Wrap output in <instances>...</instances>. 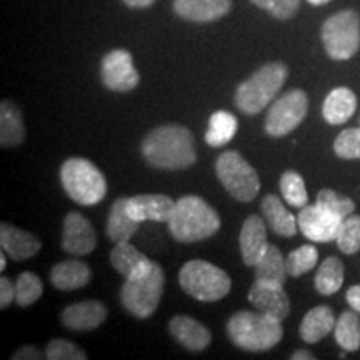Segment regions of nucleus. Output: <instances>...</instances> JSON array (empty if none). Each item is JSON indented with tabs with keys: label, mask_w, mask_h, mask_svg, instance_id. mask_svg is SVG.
Segmentation results:
<instances>
[{
	"label": "nucleus",
	"mask_w": 360,
	"mask_h": 360,
	"mask_svg": "<svg viewBox=\"0 0 360 360\" xmlns=\"http://www.w3.org/2000/svg\"><path fill=\"white\" fill-rule=\"evenodd\" d=\"M344 219L328 210L315 202L314 205H305L300 209L297 215V224H299V231L307 237L309 240L319 242V244H327V242L335 240L339 236L340 225Z\"/></svg>",
	"instance_id": "11"
},
{
	"label": "nucleus",
	"mask_w": 360,
	"mask_h": 360,
	"mask_svg": "<svg viewBox=\"0 0 360 360\" xmlns=\"http://www.w3.org/2000/svg\"><path fill=\"white\" fill-rule=\"evenodd\" d=\"M309 112V97L304 90H290L270 105L265 117V132L270 137H285L304 122Z\"/></svg>",
	"instance_id": "10"
},
{
	"label": "nucleus",
	"mask_w": 360,
	"mask_h": 360,
	"mask_svg": "<svg viewBox=\"0 0 360 360\" xmlns=\"http://www.w3.org/2000/svg\"><path fill=\"white\" fill-rule=\"evenodd\" d=\"M12 302H15V283L11 278H0V309L6 310Z\"/></svg>",
	"instance_id": "40"
},
{
	"label": "nucleus",
	"mask_w": 360,
	"mask_h": 360,
	"mask_svg": "<svg viewBox=\"0 0 360 360\" xmlns=\"http://www.w3.org/2000/svg\"><path fill=\"white\" fill-rule=\"evenodd\" d=\"M315 289L322 295H332L340 290L344 283V264L337 257H327L315 276Z\"/></svg>",
	"instance_id": "31"
},
{
	"label": "nucleus",
	"mask_w": 360,
	"mask_h": 360,
	"mask_svg": "<svg viewBox=\"0 0 360 360\" xmlns=\"http://www.w3.org/2000/svg\"><path fill=\"white\" fill-rule=\"evenodd\" d=\"M281 193L283 200L292 207L302 209L309 204V193L305 188V182L302 175L294 172V170H287L281 177Z\"/></svg>",
	"instance_id": "32"
},
{
	"label": "nucleus",
	"mask_w": 360,
	"mask_h": 360,
	"mask_svg": "<svg viewBox=\"0 0 360 360\" xmlns=\"http://www.w3.org/2000/svg\"><path fill=\"white\" fill-rule=\"evenodd\" d=\"M6 265H7V259H6V252H4L2 255H0V270H6Z\"/></svg>",
	"instance_id": "45"
},
{
	"label": "nucleus",
	"mask_w": 360,
	"mask_h": 360,
	"mask_svg": "<svg viewBox=\"0 0 360 360\" xmlns=\"http://www.w3.org/2000/svg\"><path fill=\"white\" fill-rule=\"evenodd\" d=\"M335 242L344 254H357L360 250V215L352 214L344 219Z\"/></svg>",
	"instance_id": "35"
},
{
	"label": "nucleus",
	"mask_w": 360,
	"mask_h": 360,
	"mask_svg": "<svg viewBox=\"0 0 360 360\" xmlns=\"http://www.w3.org/2000/svg\"><path fill=\"white\" fill-rule=\"evenodd\" d=\"M357 97L347 87H337L326 97L322 105V115L330 125L345 124L355 114Z\"/></svg>",
	"instance_id": "23"
},
{
	"label": "nucleus",
	"mask_w": 360,
	"mask_h": 360,
	"mask_svg": "<svg viewBox=\"0 0 360 360\" xmlns=\"http://www.w3.org/2000/svg\"><path fill=\"white\" fill-rule=\"evenodd\" d=\"M142 154L152 167L182 170L195 164V143L191 130L184 125H160L148 132L142 142Z\"/></svg>",
	"instance_id": "1"
},
{
	"label": "nucleus",
	"mask_w": 360,
	"mask_h": 360,
	"mask_svg": "<svg viewBox=\"0 0 360 360\" xmlns=\"http://www.w3.org/2000/svg\"><path fill=\"white\" fill-rule=\"evenodd\" d=\"M345 299H347V304L350 309H354L355 312L360 314V285H352L345 294Z\"/></svg>",
	"instance_id": "42"
},
{
	"label": "nucleus",
	"mask_w": 360,
	"mask_h": 360,
	"mask_svg": "<svg viewBox=\"0 0 360 360\" xmlns=\"http://www.w3.org/2000/svg\"><path fill=\"white\" fill-rule=\"evenodd\" d=\"M92 278V269L82 260H64L53 265L51 272L52 285L58 290H77L87 285Z\"/></svg>",
	"instance_id": "22"
},
{
	"label": "nucleus",
	"mask_w": 360,
	"mask_h": 360,
	"mask_svg": "<svg viewBox=\"0 0 360 360\" xmlns=\"http://www.w3.org/2000/svg\"><path fill=\"white\" fill-rule=\"evenodd\" d=\"M45 354L40 352L39 349L35 347H30V345H25V347H22L17 350L15 354L12 355V360H39V359H44Z\"/></svg>",
	"instance_id": "41"
},
{
	"label": "nucleus",
	"mask_w": 360,
	"mask_h": 360,
	"mask_svg": "<svg viewBox=\"0 0 360 360\" xmlns=\"http://www.w3.org/2000/svg\"><path fill=\"white\" fill-rule=\"evenodd\" d=\"M169 330L174 339L191 352H202L212 342V334L209 328L187 315H175L169 323Z\"/></svg>",
	"instance_id": "19"
},
{
	"label": "nucleus",
	"mask_w": 360,
	"mask_h": 360,
	"mask_svg": "<svg viewBox=\"0 0 360 360\" xmlns=\"http://www.w3.org/2000/svg\"><path fill=\"white\" fill-rule=\"evenodd\" d=\"M322 42L327 56L334 60H349L360 49V17L347 8L323 22Z\"/></svg>",
	"instance_id": "8"
},
{
	"label": "nucleus",
	"mask_w": 360,
	"mask_h": 360,
	"mask_svg": "<svg viewBox=\"0 0 360 360\" xmlns=\"http://www.w3.org/2000/svg\"><path fill=\"white\" fill-rule=\"evenodd\" d=\"M179 283L187 295L199 302H217L232 289V281L225 270L200 259L188 260L180 269Z\"/></svg>",
	"instance_id": "6"
},
{
	"label": "nucleus",
	"mask_w": 360,
	"mask_h": 360,
	"mask_svg": "<svg viewBox=\"0 0 360 360\" xmlns=\"http://www.w3.org/2000/svg\"><path fill=\"white\" fill-rule=\"evenodd\" d=\"M231 0H174V12L180 19L197 24L215 22L231 12Z\"/></svg>",
	"instance_id": "18"
},
{
	"label": "nucleus",
	"mask_w": 360,
	"mask_h": 360,
	"mask_svg": "<svg viewBox=\"0 0 360 360\" xmlns=\"http://www.w3.org/2000/svg\"><path fill=\"white\" fill-rule=\"evenodd\" d=\"M62 247L67 254L82 257L96 250L97 233L90 220L79 212L67 214L62 227Z\"/></svg>",
	"instance_id": "13"
},
{
	"label": "nucleus",
	"mask_w": 360,
	"mask_h": 360,
	"mask_svg": "<svg viewBox=\"0 0 360 360\" xmlns=\"http://www.w3.org/2000/svg\"><path fill=\"white\" fill-rule=\"evenodd\" d=\"M0 247L12 260L22 262L39 254L42 244L34 233L22 231L4 222L0 225Z\"/></svg>",
	"instance_id": "20"
},
{
	"label": "nucleus",
	"mask_w": 360,
	"mask_h": 360,
	"mask_svg": "<svg viewBox=\"0 0 360 360\" xmlns=\"http://www.w3.org/2000/svg\"><path fill=\"white\" fill-rule=\"evenodd\" d=\"M110 264L127 281V278H135L147 274L155 262L135 249L130 242H122V244H115L112 249Z\"/></svg>",
	"instance_id": "21"
},
{
	"label": "nucleus",
	"mask_w": 360,
	"mask_h": 360,
	"mask_svg": "<svg viewBox=\"0 0 360 360\" xmlns=\"http://www.w3.org/2000/svg\"><path fill=\"white\" fill-rule=\"evenodd\" d=\"M262 212L265 222L270 227V231L281 237H294L299 231L297 217H294L289 210L282 204V200L277 195L270 193L265 195L262 200Z\"/></svg>",
	"instance_id": "25"
},
{
	"label": "nucleus",
	"mask_w": 360,
	"mask_h": 360,
	"mask_svg": "<svg viewBox=\"0 0 360 360\" xmlns=\"http://www.w3.org/2000/svg\"><path fill=\"white\" fill-rule=\"evenodd\" d=\"M25 139V125L22 112L11 101L0 103V146L17 147Z\"/></svg>",
	"instance_id": "27"
},
{
	"label": "nucleus",
	"mask_w": 360,
	"mask_h": 360,
	"mask_svg": "<svg viewBox=\"0 0 360 360\" xmlns=\"http://www.w3.org/2000/svg\"><path fill=\"white\" fill-rule=\"evenodd\" d=\"M334 310L327 305H319L305 314L302 323H300L299 334L300 339L307 344H317L323 337H327L335 327Z\"/></svg>",
	"instance_id": "24"
},
{
	"label": "nucleus",
	"mask_w": 360,
	"mask_h": 360,
	"mask_svg": "<svg viewBox=\"0 0 360 360\" xmlns=\"http://www.w3.org/2000/svg\"><path fill=\"white\" fill-rule=\"evenodd\" d=\"M309 4H312V6H323V4L330 2V0H307Z\"/></svg>",
	"instance_id": "46"
},
{
	"label": "nucleus",
	"mask_w": 360,
	"mask_h": 360,
	"mask_svg": "<svg viewBox=\"0 0 360 360\" xmlns=\"http://www.w3.org/2000/svg\"><path fill=\"white\" fill-rule=\"evenodd\" d=\"M45 357L49 360H85L87 354L77 347L74 342L67 339H53L45 349Z\"/></svg>",
	"instance_id": "38"
},
{
	"label": "nucleus",
	"mask_w": 360,
	"mask_h": 360,
	"mask_svg": "<svg viewBox=\"0 0 360 360\" xmlns=\"http://www.w3.org/2000/svg\"><path fill=\"white\" fill-rule=\"evenodd\" d=\"M44 294V283L37 274L22 272L15 281V302L20 307H29Z\"/></svg>",
	"instance_id": "33"
},
{
	"label": "nucleus",
	"mask_w": 360,
	"mask_h": 360,
	"mask_svg": "<svg viewBox=\"0 0 360 360\" xmlns=\"http://www.w3.org/2000/svg\"><path fill=\"white\" fill-rule=\"evenodd\" d=\"M165 287L164 270L159 264L141 277L127 278L120 290V302L130 315L148 319L159 307Z\"/></svg>",
	"instance_id": "7"
},
{
	"label": "nucleus",
	"mask_w": 360,
	"mask_h": 360,
	"mask_svg": "<svg viewBox=\"0 0 360 360\" xmlns=\"http://www.w3.org/2000/svg\"><path fill=\"white\" fill-rule=\"evenodd\" d=\"M315 357L307 350H297V352L292 355V360H314Z\"/></svg>",
	"instance_id": "44"
},
{
	"label": "nucleus",
	"mask_w": 360,
	"mask_h": 360,
	"mask_svg": "<svg viewBox=\"0 0 360 360\" xmlns=\"http://www.w3.org/2000/svg\"><path fill=\"white\" fill-rule=\"evenodd\" d=\"M127 200V197H120L110 207L109 219H107V237L114 244L129 242L141 225V222H137L129 215Z\"/></svg>",
	"instance_id": "26"
},
{
	"label": "nucleus",
	"mask_w": 360,
	"mask_h": 360,
	"mask_svg": "<svg viewBox=\"0 0 360 360\" xmlns=\"http://www.w3.org/2000/svg\"><path fill=\"white\" fill-rule=\"evenodd\" d=\"M254 6L267 11L278 20H289L300 7V0H250Z\"/></svg>",
	"instance_id": "39"
},
{
	"label": "nucleus",
	"mask_w": 360,
	"mask_h": 360,
	"mask_svg": "<svg viewBox=\"0 0 360 360\" xmlns=\"http://www.w3.org/2000/svg\"><path fill=\"white\" fill-rule=\"evenodd\" d=\"M174 207L175 202L164 193H141L127 200V212L137 222H169Z\"/></svg>",
	"instance_id": "16"
},
{
	"label": "nucleus",
	"mask_w": 360,
	"mask_h": 360,
	"mask_svg": "<svg viewBox=\"0 0 360 360\" xmlns=\"http://www.w3.org/2000/svg\"><path fill=\"white\" fill-rule=\"evenodd\" d=\"M334 152L340 159H360V127L342 130L334 142Z\"/></svg>",
	"instance_id": "36"
},
{
	"label": "nucleus",
	"mask_w": 360,
	"mask_h": 360,
	"mask_svg": "<svg viewBox=\"0 0 360 360\" xmlns=\"http://www.w3.org/2000/svg\"><path fill=\"white\" fill-rule=\"evenodd\" d=\"M319 252L314 245H300L299 249L290 252L285 259L287 272L292 277H300L317 265Z\"/></svg>",
	"instance_id": "34"
},
{
	"label": "nucleus",
	"mask_w": 360,
	"mask_h": 360,
	"mask_svg": "<svg viewBox=\"0 0 360 360\" xmlns=\"http://www.w3.org/2000/svg\"><path fill=\"white\" fill-rule=\"evenodd\" d=\"M289 69L282 62H270L242 82L236 90L237 109L247 115L260 114L269 105L285 84Z\"/></svg>",
	"instance_id": "4"
},
{
	"label": "nucleus",
	"mask_w": 360,
	"mask_h": 360,
	"mask_svg": "<svg viewBox=\"0 0 360 360\" xmlns=\"http://www.w3.org/2000/svg\"><path fill=\"white\" fill-rule=\"evenodd\" d=\"M60 184L75 204L92 207L101 204L107 193V180L96 164L72 157L60 167Z\"/></svg>",
	"instance_id": "5"
},
{
	"label": "nucleus",
	"mask_w": 360,
	"mask_h": 360,
	"mask_svg": "<svg viewBox=\"0 0 360 360\" xmlns=\"http://www.w3.org/2000/svg\"><path fill=\"white\" fill-rule=\"evenodd\" d=\"M317 202L323 207H327L328 210L339 215V217L345 219L349 215L354 214L355 210V202L349 197L340 195L335 191H330V188H322L317 195Z\"/></svg>",
	"instance_id": "37"
},
{
	"label": "nucleus",
	"mask_w": 360,
	"mask_h": 360,
	"mask_svg": "<svg viewBox=\"0 0 360 360\" xmlns=\"http://www.w3.org/2000/svg\"><path fill=\"white\" fill-rule=\"evenodd\" d=\"M287 274L289 272H287L285 257L278 250V247L269 244L264 257L255 265V281L267 283V285L283 287L287 281Z\"/></svg>",
	"instance_id": "28"
},
{
	"label": "nucleus",
	"mask_w": 360,
	"mask_h": 360,
	"mask_svg": "<svg viewBox=\"0 0 360 360\" xmlns=\"http://www.w3.org/2000/svg\"><path fill=\"white\" fill-rule=\"evenodd\" d=\"M62 323L75 332H89L101 327L107 319L105 305L98 300H85L69 305L62 312Z\"/></svg>",
	"instance_id": "17"
},
{
	"label": "nucleus",
	"mask_w": 360,
	"mask_h": 360,
	"mask_svg": "<svg viewBox=\"0 0 360 360\" xmlns=\"http://www.w3.org/2000/svg\"><path fill=\"white\" fill-rule=\"evenodd\" d=\"M355 310H345L337 319L334 334L335 342L347 352H355L360 349V317Z\"/></svg>",
	"instance_id": "30"
},
{
	"label": "nucleus",
	"mask_w": 360,
	"mask_h": 360,
	"mask_svg": "<svg viewBox=\"0 0 360 360\" xmlns=\"http://www.w3.org/2000/svg\"><path fill=\"white\" fill-rule=\"evenodd\" d=\"M167 224L172 237L182 244L205 240L215 236L222 225L214 207L199 195H186L175 202Z\"/></svg>",
	"instance_id": "2"
},
{
	"label": "nucleus",
	"mask_w": 360,
	"mask_h": 360,
	"mask_svg": "<svg viewBox=\"0 0 360 360\" xmlns=\"http://www.w3.org/2000/svg\"><path fill=\"white\" fill-rule=\"evenodd\" d=\"M238 245H240L244 264L247 267H255L269 247L267 222L260 219L259 215H249L242 225Z\"/></svg>",
	"instance_id": "14"
},
{
	"label": "nucleus",
	"mask_w": 360,
	"mask_h": 360,
	"mask_svg": "<svg viewBox=\"0 0 360 360\" xmlns=\"http://www.w3.org/2000/svg\"><path fill=\"white\" fill-rule=\"evenodd\" d=\"M229 339L247 352H265L274 349L283 337L282 322L262 312L240 310L229 319Z\"/></svg>",
	"instance_id": "3"
},
{
	"label": "nucleus",
	"mask_w": 360,
	"mask_h": 360,
	"mask_svg": "<svg viewBox=\"0 0 360 360\" xmlns=\"http://www.w3.org/2000/svg\"><path fill=\"white\" fill-rule=\"evenodd\" d=\"M101 79L112 92H130L141 82L130 52L117 49L107 53L101 64Z\"/></svg>",
	"instance_id": "12"
},
{
	"label": "nucleus",
	"mask_w": 360,
	"mask_h": 360,
	"mask_svg": "<svg viewBox=\"0 0 360 360\" xmlns=\"http://www.w3.org/2000/svg\"><path fill=\"white\" fill-rule=\"evenodd\" d=\"M215 174L225 191L238 202H252L260 191L255 169L237 150H227L215 162Z\"/></svg>",
	"instance_id": "9"
},
{
	"label": "nucleus",
	"mask_w": 360,
	"mask_h": 360,
	"mask_svg": "<svg viewBox=\"0 0 360 360\" xmlns=\"http://www.w3.org/2000/svg\"><path fill=\"white\" fill-rule=\"evenodd\" d=\"M237 117L227 110H217L210 115L205 142L210 147H224L236 137Z\"/></svg>",
	"instance_id": "29"
},
{
	"label": "nucleus",
	"mask_w": 360,
	"mask_h": 360,
	"mask_svg": "<svg viewBox=\"0 0 360 360\" xmlns=\"http://www.w3.org/2000/svg\"><path fill=\"white\" fill-rule=\"evenodd\" d=\"M122 2L130 8H147L154 6L155 0H122Z\"/></svg>",
	"instance_id": "43"
},
{
	"label": "nucleus",
	"mask_w": 360,
	"mask_h": 360,
	"mask_svg": "<svg viewBox=\"0 0 360 360\" xmlns=\"http://www.w3.org/2000/svg\"><path fill=\"white\" fill-rule=\"evenodd\" d=\"M249 302L259 312L281 322L290 314V299L283 287L267 285L255 281L249 290Z\"/></svg>",
	"instance_id": "15"
}]
</instances>
